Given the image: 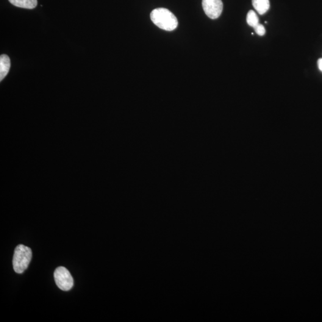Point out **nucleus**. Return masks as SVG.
Returning <instances> with one entry per match:
<instances>
[{
    "mask_svg": "<svg viewBox=\"0 0 322 322\" xmlns=\"http://www.w3.org/2000/svg\"><path fill=\"white\" fill-rule=\"evenodd\" d=\"M151 19L155 26L167 31H171L178 26V20L176 16L165 8H158L153 10Z\"/></svg>",
    "mask_w": 322,
    "mask_h": 322,
    "instance_id": "obj_1",
    "label": "nucleus"
},
{
    "mask_svg": "<svg viewBox=\"0 0 322 322\" xmlns=\"http://www.w3.org/2000/svg\"><path fill=\"white\" fill-rule=\"evenodd\" d=\"M32 251L24 245L16 246L13 255V266L16 273L21 274L26 271L32 259Z\"/></svg>",
    "mask_w": 322,
    "mask_h": 322,
    "instance_id": "obj_2",
    "label": "nucleus"
},
{
    "mask_svg": "<svg viewBox=\"0 0 322 322\" xmlns=\"http://www.w3.org/2000/svg\"><path fill=\"white\" fill-rule=\"evenodd\" d=\"M55 284L61 290H71L74 286V279L67 268L59 267L55 269L54 273Z\"/></svg>",
    "mask_w": 322,
    "mask_h": 322,
    "instance_id": "obj_3",
    "label": "nucleus"
},
{
    "mask_svg": "<svg viewBox=\"0 0 322 322\" xmlns=\"http://www.w3.org/2000/svg\"><path fill=\"white\" fill-rule=\"evenodd\" d=\"M202 7L208 18L215 19L223 12V4L221 0H202Z\"/></svg>",
    "mask_w": 322,
    "mask_h": 322,
    "instance_id": "obj_4",
    "label": "nucleus"
},
{
    "mask_svg": "<svg viewBox=\"0 0 322 322\" xmlns=\"http://www.w3.org/2000/svg\"><path fill=\"white\" fill-rule=\"evenodd\" d=\"M11 66L10 59L7 55L2 54L0 56V80L7 76Z\"/></svg>",
    "mask_w": 322,
    "mask_h": 322,
    "instance_id": "obj_5",
    "label": "nucleus"
},
{
    "mask_svg": "<svg viewBox=\"0 0 322 322\" xmlns=\"http://www.w3.org/2000/svg\"><path fill=\"white\" fill-rule=\"evenodd\" d=\"M16 7L24 9H33L37 5V0H9Z\"/></svg>",
    "mask_w": 322,
    "mask_h": 322,
    "instance_id": "obj_6",
    "label": "nucleus"
},
{
    "mask_svg": "<svg viewBox=\"0 0 322 322\" xmlns=\"http://www.w3.org/2000/svg\"><path fill=\"white\" fill-rule=\"evenodd\" d=\"M252 3L254 9L261 15L267 12L270 8L269 0H252Z\"/></svg>",
    "mask_w": 322,
    "mask_h": 322,
    "instance_id": "obj_7",
    "label": "nucleus"
},
{
    "mask_svg": "<svg viewBox=\"0 0 322 322\" xmlns=\"http://www.w3.org/2000/svg\"><path fill=\"white\" fill-rule=\"evenodd\" d=\"M247 24L249 26L254 27L259 24V19L256 13L253 10H249L246 16Z\"/></svg>",
    "mask_w": 322,
    "mask_h": 322,
    "instance_id": "obj_8",
    "label": "nucleus"
},
{
    "mask_svg": "<svg viewBox=\"0 0 322 322\" xmlns=\"http://www.w3.org/2000/svg\"><path fill=\"white\" fill-rule=\"evenodd\" d=\"M253 28L255 30L256 34L260 36H263L266 34V29L263 25L259 24L256 26H255Z\"/></svg>",
    "mask_w": 322,
    "mask_h": 322,
    "instance_id": "obj_9",
    "label": "nucleus"
},
{
    "mask_svg": "<svg viewBox=\"0 0 322 322\" xmlns=\"http://www.w3.org/2000/svg\"><path fill=\"white\" fill-rule=\"evenodd\" d=\"M318 68L322 72V59H319L318 61Z\"/></svg>",
    "mask_w": 322,
    "mask_h": 322,
    "instance_id": "obj_10",
    "label": "nucleus"
}]
</instances>
